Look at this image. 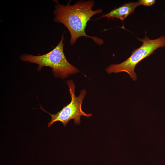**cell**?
I'll return each instance as SVG.
<instances>
[{
  "mask_svg": "<svg viewBox=\"0 0 165 165\" xmlns=\"http://www.w3.org/2000/svg\"><path fill=\"white\" fill-rule=\"evenodd\" d=\"M137 39L143 42L139 48L132 51L131 55L124 62L118 64H112L106 68L107 73H117L126 72L134 81L137 76L134 72L136 66L140 61L154 53V51L165 46V36L162 35L154 39H151L145 36L144 38Z\"/></svg>",
  "mask_w": 165,
  "mask_h": 165,
  "instance_id": "3",
  "label": "cell"
},
{
  "mask_svg": "<svg viewBox=\"0 0 165 165\" xmlns=\"http://www.w3.org/2000/svg\"></svg>",
  "mask_w": 165,
  "mask_h": 165,
  "instance_id": "7",
  "label": "cell"
},
{
  "mask_svg": "<svg viewBox=\"0 0 165 165\" xmlns=\"http://www.w3.org/2000/svg\"><path fill=\"white\" fill-rule=\"evenodd\" d=\"M139 5H140L138 1L125 3L112 9L109 13L103 14L96 20L106 17L108 19L116 18L123 21L128 15L133 13L135 9Z\"/></svg>",
  "mask_w": 165,
  "mask_h": 165,
  "instance_id": "5",
  "label": "cell"
},
{
  "mask_svg": "<svg viewBox=\"0 0 165 165\" xmlns=\"http://www.w3.org/2000/svg\"><path fill=\"white\" fill-rule=\"evenodd\" d=\"M69 88L71 97L70 103L56 114H51L46 111L41 106V108L44 111L51 116V121L48 123L49 127L55 122L60 121L64 126L65 127L68 123L71 120L73 119L75 123L79 125L81 122L80 118L82 116L87 118H90L92 116L91 113L87 114L82 110L81 106L82 101L85 97L86 91L85 89L82 90L79 94L76 97L75 94V86L72 80H68L66 81Z\"/></svg>",
  "mask_w": 165,
  "mask_h": 165,
  "instance_id": "4",
  "label": "cell"
},
{
  "mask_svg": "<svg viewBox=\"0 0 165 165\" xmlns=\"http://www.w3.org/2000/svg\"><path fill=\"white\" fill-rule=\"evenodd\" d=\"M64 39L63 35L58 45L46 54L38 56L25 54L21 55L20 58L23 61L38 64V71L44 66L49 67L52 68L55 77L66 78L69 75L79 72V71L68 61L65 56L63 50Z\"/></svg>",
  "mask_w": 165,
  "mask_h": 165,
  "instance_id": "2",
  "label": "cell"
},
{
  "mask_svg": "<svg viewBox=\"0 0 165 165\" xmlns=\"http://www.w3.org/2000/svg\"><path fill=\"white\" fill-rule=\"evenodd\" d=\"M69 1L66 5L58 3L55 6L53 13L54 21L63 24L68 29L71 38L70 43L73 45L81 36L88 37L98 45L102 44L101 39L87 35L85 30L88 21L93 16L102 12L101 9H92L95 2L93 0L79 1L73 5Z\"/></svg>",
  "mask_w": 165,
  "mask_h": 165,
  "instance_id": "1",
  "label": "cell"
},
{
  "mask_svg": "<svg viewBox=\"0 0 165 165\" xmlns=\"http://www.w3.org/2000/svg\"><path fill=\"white\" fill-rule=\"evenodd\" d=\"M140 5H142L145 6H151L155 2V0H140L138 1Z\"/></svg>",
  "mask_w": 165,
  "mask_h": 165,
  "instance_id": "6",
  "label": "cell"
}]
</instances>
